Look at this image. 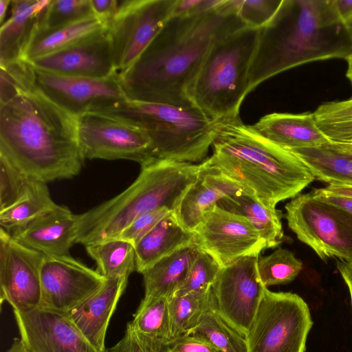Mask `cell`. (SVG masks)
<instances>
[{
	"label": "cell",
	"instance_id": "1",
	"mask_svg": "<svg viewBox=\"0 0 352 352\" xmlns=\"http://www.w3.org/2000/svg\"><path fill=\"white\" fill-rule=\"evenodd\" d=\"M245 26L236 14L219 8L170 16L133 65L118 74L126 98L194 107L192 89L210 46L219 37Z\"/></svg>",
	"mask_w": 352,
	"mask_h": 352
},
{
	"label": "cell",
	"instance_id": "2",
	"mask_svg": "<svg viewBox=\"0 0 352 352\" xmlns=\"http://www.w3.org/2000/svg\"><path fill=\"white\" fill-rule=\"evenodd\" d=\"M0 155L31 179L47 183L77 175L85 160L78 119L30 82L0 104Z\"/></svg>",
	"mask_w": 352,
	"mask_h": 352
},
{
	"label": "cell",
	"instance_id": "3",
	"mask_svg": "<svg viewBox=\"0 0 352 352\" xmlns=\"http://www.w3.org/2000/svg\"><path fill=\"white\" fill-rule=\"evenodd\" d=\"M352 29L340 17L333 0H282L261 28L249 76V93L270 78L311 62L347 60Z\"/></svg>",
	"mask_w": 352,
	"mask_h": 352
},
{
	"label": "cell",
	"instance_id": "4",
	"mask_svg": "<svg viewBox=\"0 0 352 352\" xmlns=\"http://www.w3.org/2000/svg\"><path fill=\"white\" fill-rule=\"evenodd\" d=\"M212 146L206 158L209 167L271 209L316 179L298 157L245 124L240 116L219 119Z\"/></svg>",
	"mask_w": 352,
	"mask_h": 352
},
{
	"label": "cell",
	"instance_id": "5",
	"mask_svg": "<svg viewBox=\"0 0 352 352\" xmlns=\"http://www.w3.org/2000/svg\"><path fill=\"white\" fill-rule=\"evenodd\" d=\"M203 162L151 160L123 192L78 214L76 243L85 246L117 238L138 217L162 208L171 211L199 176Z\"/></svg>",
	"mask_w": 352,
	"mask_h": 352
},
{
	"label": "cell",
	"instance_id": "6",
	"mask_svg": "<svg viewBox=\"0 0 352 352\" xmlns=\"http://www.w3.org/2000/svg\"><path fill=\"white\" fill-rule=\"evenodd\" d=\"M133 123L148 133L151 160L197 164L206 159L219 120L196 107L126 99L102 111Z\"/></svg>",
	"mask_w": 352,
	"mask_h": 352
},
{
	"label": "cell",
	"instance_id": "7",
	"mask_svg": "<svg viewBox=\"0 0 352 352\" xmlns=\"http://www.w3.org/2000/svg\"><path fill=\"white\" fill-rule=\"evenodd\" d=\"M260 30L245 26L212 44L192 89L195 107L214 120L239 116Z\"/></svg>",
	"mask_w": 352,
	"mask_h": 352
},
{
	"label": "cell",
	"instance_id": "8",
	"mask_svg": "<svg viewBox=\"0 0 352 352\" xmlns=\"http://www.w3.org/2000/svg\"><path fill=\"white\" fill-rule=\"evenodd\" d=\"M312 325L309 307L300 296L266 287L245 336L248 352H305Z\"/></svg>",
	"mask_w": 352,
	"mask_h": 352
},
{
	"label": "cell",
	"instance_id": "9",
	"mask_svg": "<svg viewBox=\"0 0 352 352\" xmlns=\"http://www.w3.org/2000/svg\"><path fill=\"white\" fill-rule=\"evenodd\" d=\"M285 209L289 229L322 260H352V214L311 191L292 198Z\"/></svg>",
	"mask_w": 352,
	"mask_h": 352
},
{
	"label": "cell",
	"instance_id": "10",
	"mask_svg": "<svg viewBox=\"0 0 352 352\" xmlns=\"http://www.w3.org/2000/svg\"><path fill=\"white\" fill-rule=\"evenodd\" d=\"M175 0H126L108 23L118 74L130 68L172 16Z\"/></svg>",
	"mask_w": 352,
	"mask_h": 352
},
{
	"label": "cell",
	"instance_id": "11",
	"mask_svg": "<svg viewBox=\"0 0 352 352\" xmlns=\"http://www.w3.org/2000/svg\"><path fill=\"white\" fill-rule=\"evenodd\" d=\"M84 159L128 160L141 164L151 160V140L142 128L102 112L77 118Z\"/></svg>",
	"mask_w": 352,
	"mask_h": 352
},
{
	"label": "cell",
	"instance_id": "12",
	"mask_svg": "<svg viewBox=\"0 0 352 352\" xmlns=\"http://www.w3.org/2000/svg\"><path fill=\"white\" fill-rule=\"evenodd\" d=\"M29 65L32 85L76 118L104 111L126 99L118 74L108 78H89L52 74Z\"/></svg>",
	"mask_w": 352,
	"mask_h": 352
},
{
	"label": "cell",
	"instance_id": "13",
	"mask_svg": "<svg viewBox=\"0 0 352 352\" xmlns=\"http://www.w3.org/2000/svg\"><path fill=\"white\" fill-rule=\"evenodd\" d=\"M259 255L246 256L222 267L212 286L215 309L245 336L266 288L258 274Z\"/></svg>",
	"mask_w": 352,
	"mask_h": 352
},
{
	"label": "cell",
	"instance_id": "14",
	"mask_svg": "<svg viewBox=\"0 0 352 352\" xmlns=\"http://www.w3.org/2000/svg\"><path fill=\"white\" fill-rule=\"evenodd\" d=\"M198 248L221 267L267 249L265 241L252 223L242 215L217 205L206 212L194 231Z\"/></svg>",
	"mask_w": 352,
	"mask_h": 352
},
{
	"label": "cell",
	"instance_id": "15",
	"mask_svg": "<svg viewBox=\"0 0 352 352\" xmlns=\"http://www.w3.org/2000/svg\"><path fill=\"white\" fill-rule=\"evenodd\" d=\"M44 254L16 241L0 228V298L13 310L38 307L41 300V270Z\"/></svg>",
	"mask_w": 352,
	"mask_h": 352
},
{
	"label": "cell",
	"instance_id": "16",
	"mask_svg": "<svg viewBox=\"0 0 352 352\" xmlns=\"http://www.w3.org/2000/svg\"><path fill=\"white\" fill-rule=\"evenodd\" d=\"M107 278L68 256H44L39 307L67 314L98 291Z\"/></svg>",
	"mask_w": 352,
	"mask_h": 352
},
{
	"label": "cell",
	"instance_id": "17",
	"mask_svg": "<svg viewBox=\"0 0 352 352\" xmlns=\"http://www.w3.org/2000/svg\"><path fill=\"white\" fill-rule=\"evenodd\" d=\"M13 311L21 338L30 352H100L66 314L39 307Z\"/></svg>",
	"mask_w": 352,
	"mask_h": 352
},
{
	"label": "cell",
	"instance_id": "18",
	"mask_svg": "<svg viewBox=\"0 0 352 352\" xmlns=\"http://www.w3.org/2000/svg\"><path fill=\"white\" fill-rule=\"evenodd\" d=\"M28 63L37 69L63 76L103 79L118 74L108 28L72 46Z\"/></svg>",
	"mask_w": 352,
	"mask_h": 352
},
{
	"label": "cell",
	"instance_id": "19",
	"mask_svg": "<svg viewBox=\"0 0 352 352\" xmlns=\"http://www.w3.org/2000/svg\"><path fill=\"white\" fill-rule=\"evenodd\" d=\"M78 214L57 205L26 226L11 232L22 245L45 256H68L76 244Z\"/></svg>",
	"mask_w": 352,
	"mask_h": 352
},
{
	"label": "cell",
	"instance_id": "20",
	"mask_svg": "<svg viewBox=\"0 0 352 352\" xmlns=\"http://www.w3.org/2000/svg\"><path fill=\"white\" fill-rule=\"evenodd\" d=\"M127 281V277L107 278L98 291L66 314L79 331L100 352H106L107 327Z\"/></svg>",
	"mask_w": 352,
	"mask_h": 352
},
{
	"label": "cell",
	"instance_id": "21",
	"mask_svg": "<svg viewBox=\"0 0 352 352\" xmlns=\"http://www.w3.org/2000/svg\"><path fill=\"white\" fill-rule=\"evenodd\" d=\"M203 164L199 176L173 212L179 224L189 232H194L203 215L239 186L210 168L206 159Z\"/></svg>",
	"mask_w": 352,
	"mask_h": 352
},
{
	"label": "cell",
	"instance_id": "22",
	"mask_svg": "<svg viewBox=\"0 0 352 352\" xmlns=\"http://www.w3.org/2000/svg\"><path fill=\"white\" fill-rule=\"evenodd\" d=\"M265 138L287 150L316 147L329 140L318 126L314 113H273L252 125Z\"/></svg>",
	"mask_w": 352,
	"mask_h": 352
},
{
	"label": "cell",
	"instance_id": "23",
	"mask_svg": "<svg viewBox=\"0 0 352 352\" xmlns=\"http://www.w3.org/2000/svg\"><path fill=\"white\" fill-rule=\"evenodd\" d=\"M50 1H12L11 16L0 28V65L22 60L23 52Z\"/></svg>",
	"mask_w": 352,
	"mask_h": 352
},
{
	"label": "cell",
	"instance_id": "24",
	"mask_svg": "<svg viewBox=\"0 0 352 352\" xmlns=\"http://www.w3.org/2000/svg\"><path fill=\"white\" fill-rule=\"evenodd\" d=\"M194 244L195 232L185 230L172 212L135 245L136 271L142 274L162 258Z\"/></svg>",
	"mask_w": 352,
	"mask_h": 352
},
{
	"label": "cell",
	"instance_id": "25",
	"mask_svg": "<svg viewBox=\"0 0 352 352\" xmlns=\"http://www.w3.org/2000/svg\"><path fill=\"white\" fill-rule=\"evenodd\" d=\"M107 28V24L95 16L54 29H43L37 25L23 52L22 60L30 62L62 50L97 34Z\"/></svg>",
	"mask_w": 352,
	"mask_h": 352
},
{
	"label": "cell",
	"instance_id": "26",
	"mask_svg": "<svg viewBox=\"0 0 352 352\" xmlns=\"http://www.w3.org/2000/svg\"><path fill=\"white\" fill-rule=\"evenodd\" d=\"M217 206L247 218L260 233L267 248H275L283 242L281 211L265 206L239 186L219 200Z\"/></svg>",
	"mask_w": 352,
	"mask_h": 352
},
{
	"label": "cell",
	"instance_id": "27",
	"mask_svg": "<svg viewBox=\"0 0 352 352\" xmlns=\"http://www.w3.org/2000/svg\"><path fill=\"white\" fill-rule=\"evenodd\" d=\"M199 250L196 244L182 248L144 270L142 273L144 296H173L182 286Z\"/></svg>",
	"mask_w": 352,
	"mask_h": 352
},
{
	"label": "cell",
	"instance_id": "28",
	"mask_svg": "<svg viewBox=\"0 0 352 352\" xmlns=\"http://www.w3.org/2000/svg\"><path fill=\"white\" fill-rule=\"evenodd\" d=\"M311 170L315 178L329 185L352 186V158L336 143L289 150Z\"/></svg>",
	"mask_w": 352,
	"mask_h": 352
},
{
	"label": "cell",
	"instance_id": "29",
	"mask_svg": "<svg viewBox=\"0 0 352 352\" xmlns=\"http://www.w3.org/2000/svg\"><path fill=\"white\" fill-rule=\"evenodd\" d=\"M97 264L96 271L105 278L127 277L136 271L135 246L120 238L85 246Z\"/></svg>",
	"mask_w": 352,
	"mask_h": 352
},
{
	"label": "cell",
	"instance_id": "30",
	"mask_svg": "<svg viewBox=\"0 0 352 352\" xmlns=\"http://www.w3.org/2000/svg\"><path fill=\"white\" fill-rule=\"evenodd\" d=\"M57 205L52 199L46 184L34 179L21 200L0 212L1 228L11 232L26 226Z\"/></svg>",
	"mask_w": 352,
	"mask_h": 352
},
{
	"label": "cell",
	"instance_id": "31",
	"mask_svg": "<svg viewBox=\"0 0 352 352\" xmlns=\"http://www.w3.org/2000/svg\"><path fill=\"white\" fill-rule=\"evenodd\" d=\"M212 309H215V302L212 287L201 293H189L170 298L172 340L188 334L197 324L201 317Z\"/></svg>",
	"mask_w": 352,
	"mask_h": 352
},
{
	"label": "cell",
	"instance_id": "32",
	"mask_svg": "<svg viewBox=\"0 0 352 352\" xmlns=\"http://www.w3.org/2000/svg\"><path fill=\"white\" fill-rule=\"evenodd\" d=\"M127 324L138 333L169 343L172 340L169 298L144 296Z\"/></svg>",
	"mask_w": 352,
	"mask_h": 352
},
{
	"label": "cell",
	"instance_id": "33",
	"mask_svg": "<svg viewBox=\"0 0 352 352\" xmlns=\"http://www.w3.org/2000/svg\"><path fill=\"white\" fill-rule=\"evenodd\" d=\"M188 334L206 339L219 352H248L245 336L215 309L206 312Z\"/></svg>",
	"mask_w": 352,
	"mask_h": 352
},
{
	"label": "cell",
	"instance_id": "34",
	"mask_svg": "<svg viewBox=\"0 0 352 352\" xmlns=\"http://www.w3.org/2000/svg\"><path fill=\"white\" fill-rule=\"evenodd\" d=\"M302 262L285 248H278L267 256H258L257 270L262 284H286L294 280L302 269Z\"/></svg>",
	"mask_w": 352,
	"mask_h": 352
},
{
	"label": "cell",
	"instance_id": "35",
	"mask_svg": "<svg viewBox=\"0 0 352 352\" xmlns=\"http://www.w3.org/2000/svg\"><path fill=\"white\" fill-rule=\"evenodd\" d=\"M94 16L90 0H50L38 27L54 29Z\"/></svg>",
	"mask_w": 352,
	"mask_h": 352
},
{
	"label": "cell",
	"instance_id": "36",
	"mask_svg": "<svg viewBox=\"0 0 352 352\" xmlns=\"http://www.w3.org/2000/svg\"><path fill=\"white\" fill-rule=\"evenodd\" d=\"M221 267L212 256L199 249L182 286L174 296L208 291L212 287Z\"/></svg>",
	"mask_w": 352,
	"mask_h": 352
},
{
	"label": "cell",
	"instance_id": "37",
	"mask_svg": "<svg viewBox=\"0 0 352 352\" xmlns=\"http://www.w3.org/2000/svg\"><path fill=\"white\" fill-rule=\"evenodd\" d=\"M33 180L0 155V212L21 200Z\"/></svg>",
	"mask_w": 352,
	"mask_h": 352
},
{
	"label": "cell",
	"instance_id": "38",
	"mask_svg": "<svg viewBox=\"0 0 352 352\" xmlns=\"http://www.w3.org/2000/svg\"><path fill=\"white\" fill-rule=\"evenodd\" d=\"M282 0H228L230 7L249 28L261 29L276 14Z\"/></svg>",
	"mask_w": 352,
	"mask_h": 352
},
{
	"label": "cell",
	"instance_id": "39",
	"mask_svg": "<svg viewBox=\"0 0 352 352\" xmlns=\"http://www.w3.org/2000/svg\"><path fill=\"white\" fill-rule=\"evenodd\" d=\"M106 352H170L168 343L135 331L127 324L123 338Z\"/></svg>",
	"mask_w": 352,
	"mask_h": 352
},
{
	"label": "cell",
	"instance_id": "40",
	"mask_svg": "<svg viewBox=\"0 0 352 352\" xmlns=\"http://www.w3.org/2000/svg\"><path fill=\"white\" fill-rule=\"evenodd\" d=\"M172 212L167 208H162L142 214L135 218L117 238L127 241L135 246L162 219Z\"/></svg>",
	"mask_w": 352,
	"mask_h": 352
},
{
	"label": "cell",
	"instance_id": "41",
	"mask_svg": "<svg viewBox=\"0 0 352 352\" xmlns=\"http://www.w3.org/2000/svg\"><path fill=\"white\" fill-rule=\"evenodd\" d=\"M314 114L318 124L352 121V98L324 103Z\"/></svg>",
	"mask_w": 352,
	"mask_h": 352
},
{
	"label": "cell",
	"instance_id": "42",
	"mask_svg": "<svg viewBox=\"0 0 352 352\" xmlns=\"http://www.w3.org/2000/svg\"><path fill=\"white\" fill-rule=\"evenodd\" d=\"M170 352H219L206 339L187 334L177 337L168 343Z\"/></svg>",
	"mask_w": 352,
	"mask_h": 352
},
{
	"label": "cell",
	"instance_id": "43",
	"mask_svg": "<svg viewBox=\"0 0 352 352\" xmlns=\"http://www.w3.org/2000/svg\"><path fill=\"white\" fill-rule=\"evenodd\" d=\"M223 0H175L172 16H188L216 10Z\"/></svg>",
	"mask_w": 352,
	"mask_h": 352
},
{
	"label": "cell",
	"instance_id": "44",
	"mask_svg": "<svg viewBox=\"0 0 352 352\" xmlns=\"http://www.w3.org/2000/svg\"><path fill=\"white\" fill-rule=\"evenodd\" d=\"M94 16L108 25L116 15L120 3L117 0H90Z\"/></svg>",
	"mask_w": 352,
	"mask_h": 352
},
{
	"label": "cell",
	"instance_id": "45",
	"mask_svg": "<svg viewBox=\"0 0 352 352\" xmlns=\"http://www.w3.org/2000/svg\"><path fill=\"white\" fill-rule=\"evenodd\" d=\"M311 192L318 198L352 214V197L329 193L322 188L314 189Z\"/></svg>",
	"mask_w": 352,
	"mask_h": 352
},
{
	"label": "cell",
	"instance_id": "46",
	"mask_svg": "<svg viewBox=\"0 0 352 352\" xmlns=\"http://www.w3.org/2000/svg\"><path fill=\"white\" fill-rule=\"evenodd\" d=\"M342 20L350 28L352 25V0H333Z\"/></svg>",
	"mask_w": 352,
	"mask_h": 352
},
{
	"label": "cell",
	"instance_id": "47",
	"mask_svg": "<svg viewBox=\"0 0 352 352\" xmlns=\"http://www.w3.org/2000/svg\"><path fill=\"white\" fill-rule=\"evenodd\" d=\"M336 267L349 288L352 305V260H338Z\"/></svg>",
	"mask_w": 352,
	"mask_h": 352
},
{
	"label": "cell",
	"instance_id": "48",
	"mask_svg": "<svg viewBox=\"0 0 352 352\" xmlns=\"http://www.w3.org/2000/svg\"><path fill=\"white\" fill-rule=\"evenodd\" d=\"M322 188L329 193L352 197V186L351 185H329Z\"/></svg>",
	"mask_w": 352,
	"mask_h": 352
},
{
	"label": "cell",
	"instance_id": "49",
	"mask_svg": "<svg viewBox=\"0 0 352 352\" xmlns=\"http://www.w3.org/2000/svg\"><path fill=\"white\" fill-rule=\"evenodd\" d=\"M7 352H30L21 338H14Z\"/></svg>",
	"mask_w": 352,
	"mask_h": 352
},
{
	"label": "cell",
	"instance_id": "50",
	"mask_svg": "<svg viewBox=\"0 0 352 352\" xmlns=\"http://www.w3.org/2000/svg\"><path fill=\"white\" fill-rule=\"evenodd\" d=\"M12 2L10 0H0V24L3 23L7 9L9 4Z\"/></svg>",
	"mask_w": 352,
	"mask_h": 352
},
{
	"label": "cell",
	"instance_id": "51",
	"mask_svg": "<svg viewBox=\"0 0 352 352\" xmlns=\"http://www.w3.org/2000/svg\"><path fill=\"white\" fill-rule=\"evenodd\" d=\"M334 143L352 158V143Z\"/></svg>",
	"mask_w": 352,
	"mask_h": 352
},
{
	"label": "cell",
	"instance_id": "52",
	"mask_svg": "<svg viewBox=\"0 0 352 352\" xmlns=\"http://www.w3.org/2000/svg\"><path fill=\"white\" fill-rule=\"evenodd\" d=\"M346 60L348 63V68L346 76L352 85V54Z\"/></svg>",
	"mask_w": 352,
	"mask_h": 352
},
{
	"label": "cell",
	"instance_id": "53",
	"mask_svg": "<svg viewBox=\"0 0 352 352\" xmlns=\"http://www.w3.org/2000/svg\"><path fill=\"white\" fill-rule=\"evenodd\" d=\"M351 28L352 29V25H351Z\"/></svg>",
	"mask_w": 352,
	"mask_h": 352
},
{
	"label": "cell",
	"instance_id": "54",
	"mask_svg": "<svg viewBox=\"0 0 352 352\" xmlns=\"http://www.w3.org/2000/svg\"><path fill=\"white\" fill-rule=\"evenodd\" d=\"M352 143V142H351Z\"/></svg>",
	"mask_w": 352,
	"mask_h": 352
}]
</instances>
